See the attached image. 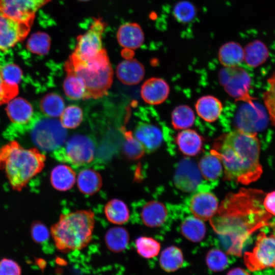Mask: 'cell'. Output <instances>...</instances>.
I'll return each mask as SVG.
<instances>
[{
    "label": "cell",
    "instance_id": "obj_37",
    "mask_svg": "<svg viewBox=\"0 0 275 275\" xmlns=\"http://www.w3.org/2000/svg\"><path fill=\"white\" fill-rule=\"evenodd\" d=\"M50 38L44 32H36L29 38L26 48L31 52L37 54H47L50 47Z\"/></svg>",
    "mask_w": 275,
    "mask_h": 275
},
{
    "label": "cell",
    "instance_id": "obj_22",
    "mask_svg": "<svg viewBox=\"0 0 275 275\" xmlns=\"http://www.w3.org/2000/svg\"><path fill=\"white\" fill-rule=\"evenodd\" d=\"M176 142L179 150L184 155L193 156L202 150L203 138L196 131L186 129L178 133Z\"/></svg>",
    "mask_w": 275,
    "mask_h": 275
},
{
    "label": "cell",
    "instance_id": "obj_31",
    "mask_svg": "<svg viewBox=\"0 0 275 275\" xmlns=\"http://www.w3.org/2000/svg\"><path fill=\"white\" fill-rule=\"evenodd\" d=\"M180 228L182 235L194 242L201 241L206 234V227L203 221L194 215L186 217L182 221Z\"/></svg>",
    "mask_w": 275,
    "mask_h": 275
},
{
    "label": "cell",
    "instance_id": "obj_18",
    "mask_svg": "<svg viewBox=\"0 0 275 275\" xmlns=\"http://www.w3.org/2000/svg\"><path fill=\"white\" fill-rule=\"evenodd\" d=\"M116 75L123 84L134 85L139 84L144 78L145 68L142 64L136 59H126L118 64Z\"/></svg>",
    "mask_w": 275,
    "mask_h": 275
},
{
    "label": "cell",
    "instance_id": "obj_46",
    "mask_svg": "<svg viewBox=\"0 0 275 275\" xmlns=\"http://www.w3.org/2000/svg\"><path fill=\"white\" fill-rule=\"evenodd\" d=\"M263 205L266 212L272 216H275V190L265 195Z\"/></svg>",
    "mask_w": 275,
    "mask_h": 275
},
{
    "label": "cell",
    "instance_id": "obj_13",
    "mask_svg": "<svg viewBox=\"0 0 275 275\" xmlns=\"http://www.w3.org/2000/svg\"><path fill=\"white\" fill-rule=\"evenodd\" d=\"M188 201V207L193 215L202 220H210L216 212L218 200L208 190V186L201 184Z\"/></svg>",
    "mask_w": 275,
    "mask_h": 275
},
{
    "label": "cell",
    "instance_id": "obj_45",
    "mask_svg": "<svg viewBox=\"0 0 275 275\" xmlns=\"http://www.w3.org/2000/svg\"><path fill=\"white\" fill-rule=\"evenodd\" d=\"M20 265L14 260L3 258L0 260V275H21Z\"/></svg>",
    "mask_w": 275,
    "mask_h": 275
},
{
    "label": "cell",
    "instance_id": "obj_19",
    "mask_svg": "<svg viewBox=\"0 0 275 275\" xmlns=\"http://www.w3.org/2000/svg\"><path fill=\"white\" fill-rule=\"evenodd\" d=\"M66 76L63 82V90L66 96L71 100L84 99L86 87L83 79L75 72L70 60L65 62Z\"/></svg>",
    "mask_w": 275,
    "mask_h": 275
},
{
    "label": "cell",
    "instance_id": "obj_23",
    "mask_svg": "<svg viewBox=\"0 0 275 275\" xmlns=\"http://www.w3.org/2000/svg\"><path fill=\"white\" fill-rule=\"evenodd\" d=\"M195 108L198 115L207 122L216 121L221 115L223 106L221 101L212 95H205L199 98Z\"/></svg>",
    "mask_w": 275,
    "mask_h": 275
},
{
    "label": "cell",
    "instance_id": "obj_25",
    "mask_svg": "<svg viewBox=\"0 0 275 275\" xmlns=\"http://www.w3.org/2000/svg\"><path fill=\"white\" fill-rule=\"evenodd\" d=\"M244 49L235 42H229L219 48L218 58L220 63L225 67H237L244 61Z\"/></svg>",
    "mask_w": 275,
    "mask_h": 275
},
{
    "label": "cell",
    "instance_id": "obj_5",
    "mask_svg": "<svg viewBox=\"0 0 275 275\" xmlns=\"http://www.w3.org/2000/svg\"><path fill=\"white\" fill-rule=\"evenodd\" d=\"M30 126L34 143L42 150L54 151L66 141L67 131L60 121L47 116H34Z\"/></svg>",
    "mask_w": 275,
    "mask_h": 275
},
{
    "label": "cell",
    "instance_id": "obj_17",
    "mask_svg": "<svg viewBox=\"0 0 275 275\" xmlns=\"http://www.w3.org/2000/svg\"><path fill=\"white\" fill-rule=\"evenodd\" d=\"M6 112L11 121L18 125H27L34 117L31 104L21 97H14L7 103Z\"/></svg>",
    "mask_w": 275,
    "mask_h": 275
},
{
    "label": "cell",
    "instance_id": "obj_30",
    "mask_svg": "<svg viewBox=\"0 0 275 275\" xmlns=\"http://www.w3.org/2000/svg\"><path fill=\"white\" fill-rule=\"evenodd\" d=\"M104 212L108 221L117 225L126 223L130 216L129 210L126 204L118 199L109 200L104 207Z\"/></svg>",
    "mask_w": 275,
    "mask_h": 275
},
{
    "label": "cell",
    "instance_id": "obj_9",
    "mask_svg": "<svg viewBox=\"0 0 275 275\" xmlns=\"http://www.w3.org/2000/svg\"><path fill=\"white\" fill-rule=\"evenodd\" d=\"M218 79L225 91L232 98L253 104L249 92L251 78L243 68L225 67L219 72Z\"/></svg>",
    "mask_w": 275,
    "mask_h": 275
},
{
    "label": "cell",
    "instance_id": "obj_14",
    "mask_svg": "<svg viewBox=\"0 0 275 275\" xmlns=\"http://www.w3.org/2000/svg\"><path fill=\"white\" fill-rule=\"evenodd\" d=\"M202 175L198 166L192 160H181L177 167L174 177L176 187L183 192L196 191L202 184Z\"/></svg>",
    "mask_w": 275,
    "mask_h": 275
},
{
    "label": "cell",
    "instance_id": "obj_28",
    "mask_svg": "<svg viewBox=\"0 0 275 275\" xmlns=\"http://www.w3.org/2000/svg\"><path fill=\"white\" fill-rule=\"evenodd\" d=\"M184 257L181 249L172 245L164 249L161 253L159 264L161 268L166 272H174L182 267Z\"/></svg>",
    "mask_w": 275,
    "mask_h": 275
},
{
    "label": "cell",
    "instance_id": "obj_42",
    "mask_svg": "<svg viewBox=\"0 0 275 275\" xmlns=\"http://www.w3.org/2000/svg\"><path fill=\"white\" fill-rule=\"evenodd\" d=\"M2 76L8 84L18 86L22 73L19 67L14 64H9L1 67Z\"/></svg>",
    "mask_w": 275,
    "mask_h": 275
},
{
    "label": "cell",
    "instance_id": "obj_32",
    "mask_svg": "<svg viewBox=\"0 0 275 275\" xmlns=\"http://www.w3.org/2000/svg\"><path fill=\"white\" fill-rule=\"evenodd\" d=\"M120 130L124 136L122 151L125 156L130 160H135L142 158L146 151L142 144L133 136L132 131L122 126Z\"/></svg>",
    "mask_w": 275,
    "mask_h": 275
},
{
    "label": "cell",
    "instance_id": "obj_41",
    "mask_svg": "<svg viewBox=\"0 0 275 275\" xmlns=\"http://www.w3.org/2000/svg\"><path fill=\"white\" fill-rule=\"evenodd\" d=\"M268 87L263 94L265 105L270 121L275 126V72L268 80Z\"/></svg>",
    "mask_w": 275,
    "mask_h": 275
},
{
    "label": "cell",
    "instance_id": "obj_36",
    "mask_svg": "<svg viewBox=\"0 0 275 275\" xmlns=\"http://www.w3.org/2000/svg\"><path fill=\"white\" fill-rule=\"evenodd\" d=\"M137 253L146 259H151L157 256L160 250V244L154 238L150 237H138L135 242Z\"/></svg>",
    "mask_w": 275,
    "mask_h": 275
},
{
    "label": "cell",
    "instance_id": "obj_2",
    "mask_svg": "<svg viewBox=\"0 0 275 275\" xmlns=\"http://www.w3.org/2000/svg\"><path fill=\"white\" fill-rule=\"evenodd\" d=\"M211 151L221 160L225 178L248 185L261 177L260 143L256 133L237 129L225 135Z\"/></svg>",
    "mask_w": 275,
    "mask_h": 275
},
{
    "label": "cell",
    "instance_id": "obj_33",
    "mask_svg": "<svg viewBox=\"0 0 275 275\" xmlns=\"http://www.w3.org/2000/svg\"><path fill=\"white\" fill-rule=\"evenodd\" d=\"M244 60L251 67H257L262 64L268 57L266 46L259 41H255L248 44L244 49Z\"/></svg>",
    "mask_w": 275,
    "mask_h": 275
},
{
    "label": "cell",
    "instance_id": "obj_11",
    "mask_svg": "<svg viewBox=\"0 0 275 275\" xmlns=\"http://www.w3.org/2000/svg\"><path fill=\"white\" fill-rule=\"evenodd\" d=\"M51 0H0V14L32 24L37 11Z\"/></svg>",
    "mask_w": 275,
    "mask_h": 275
},
{
    "label": "cell",
    "instance_id": "obj_20",
    "mask_svg": "<svg viewBox=\"0 0 275 275\" xmlns=\"http://www.w3.org/2000/svg\"><path fill=\"white\" fill-rule=\"evenodd\" d=\"M119 44L124 49L134 50L139 48L144 41V34L140 25L136 23L122 24L117 33Z\"/></svg>",
    "mask_w": 275,
    "mask_h": 275
},
{
    "label": "cell",
    "instance_id": "obj_44",
    "mask_svg": "<svg viewBox=\"0 0 275 275\" xmlns=\"http://www.w3.org/2000/svg\"><path fill=\"white\" fill-rule=\"evenodd\" d=\"M31 235L34 241L37 243H43L49 237V231L43 223L36 222L31 227Z\"/></svg>",
    "mask_w": 275,
    "mask_h": 275
},
{
    "label": "cell",
    "instance_id": "obj_12",
    "mask_svg": "<svg viewBox=\"0 0 275 275\" xmlns=\"http://www.w3.org/2000/svg\"><path fill=\"white\" fill-rule=\"evenodd\" d=\"M32 25L0 14V50H8L25 39Z\"/></svg>",
    "mask_w": 275,
    "mask_h": 275
},
{
    "label": "cell",
    "instance_id": "obj_47",
    "mask_svg": "<svg viewBox=\"0 0 275 275\" xmlns=\"http://www.w3.org/2000/svg\"><path fill=\"white\" fill-rule=\"evenodd\" d=\"M226 275H251V274L241 267H235L230 269Z\"/></svg>",
    "mask_w": 275,
    "mask_h": 275
},
{
    "label": "cell",
    "instance_id": "obj_7",
    "mask_svg": "<svg viewBox=\"0 0 275 275\" xmlns=\"http://www.w3.org/2000/svg\"><path fill=\"white\" fill-rule=\"evenodd\" d=\"M71 62L76 73L84 81L86 87L84 99L101 98L107 93L113 82V71L111 65L104 68L95 69Z\"/></svg>",
    "mask_w": 275,
    "mask_h": 275
},
{
    "label": "cell",
    "instance_id": "obj_49",
    "mask_svg": "<svg viewBox=\"0 0 275 275\" xmlns=\"http://www.w3.org/2000/svg\"><path fill=\"white\" fill-rule=\"evenodd\" d=\"M78 1H81V2H85V1H89V0H78Z\"/></svg>",
    "mask_w": 275,
    "mask_h": 275
},
{
    "label": "cell",
    "instance_id": "obj_3",
    "mask_svg": "<svg viewBox=\"0 0 275 275\" xmlns=\"http://www.w3.org/2000/svg\"><path fill=\"white\" fill-rule=\"evenodd\" d=\"M45 155L37 148L26 149L12 141L0 149V169L14 190L20 191L45 166Z\"/></svg>",
    "mask_w": 275,
    "mask_h": 275
},
{
    "label": "cell",
    "instance_id": "obj_8",
    "mask_svg": "<svg viewBox=\"0 0 275 275\" xmlns=\"http://www.w3.org/2000/svg\"><path fill=\"white\" fill-rule=\"evenodd\" d=\"M243 260L251 271L275 268V239L272 235L268 236L264 232L260 233L252 251L244 254Z\"/></svg>",
    "mask_w": 275,
    "mask_h": 275
},
{
    "label": "cell",
    "instance_id": "obj_15",
    "mask_svg": "<svg viewBox=\"0 0 275 275\" xmlns=\"http://www.w3.org/2000/svg\"><path fill=\"white\" fill-rule=\"evenodd\" d=\"M132 132L147 153L157 150L163 141L162 132L160 128L148 122H138Z\"/></svg>",
    "mask_w": 275,
    "mask_h": 275
},
{
    "label": "cell",
    "instance_id": "obj_21",
    "mask_svg": "<svg viewBox=\"0 0 275 275\" xmlns=\"http://www.w3.org/2000/svg\"><path fill=\"white\" fill-rule=\"evenodd\" d=\"M167 217V207L157 201L148 202L141 211V218L143 223L150 228L161 226L166 222Z\"/></svg>",
    "mask_w": 275,
    "mask_h": 275
},
{
    "label": "cell",
    "instance_id": "obj_16",
    "mask_svg": "<svg viewBox=\"0 0 275 275\" xmlns=\"http://www.w3.org/2000/svg\"><path fill=\"white\" fill-rule=\"evenodd\" d=\"M170 91V87L165 80L159 77H152L143 84L141 95L147 103L158 105L167 99Z\"/></svg>",
    "mask_w": 275,
    "mask_h": 275
},
{
    "label": "cell",
    "instance_id": "obj_38",
    "mask_svg": "<svg viewBox=\"0 0 275 275\" xmlns=\"http://www.w3.org/2000/svg\"><path fill=\"white\" fill-rule=\"evenodd\" d=\"M205 261L208 268L213 272L222 271L229 264V259L226 254L217 249H212L207 252Z\"/></svg>",
    "mask_w": 275,
    "mask_h": 275
},
{
    "label": "cell",
    "instance_id": "obj_27",
    "mask_svg": "<svg viewBox=\"0 0 275 275\" xmlns=\"http://www.w3.org/2000/svg\"><path fill=\"white\" fill-rule=\"evenodd\" d=\"M222 166L221 160L211 151L202 157L198 165L202 176L209 181L218 179L222 173Z\"/></svg>",
    "mask_w": 275,
    "mask_h": 275
},
{
    "label": "cell",
    "instance_id": "obj_48",
    "mask_svg": "<svg viewBox=\"0 0 275 275\" xmlns=\"http://www.w3.org/2000/svg\"><path fill=\"white\" fill-rule=\"evenodd\" d=\"M271 226L272 227V236H273V237L275 239V223L271 224Z\"/></svg>",
    "mask_w": 275,
    "mask_h": 275
},
{
    "label": "cell",
    "instance_id": "obj_29",
    "mask_svg": "<svg viewBox=\"0 0 275 275\" xmlns=\"http://www.w3.org/2000/svg\"><path fill=\"white\" fill-rule=\"evenodd\" d=\"M104 241L107 248L111 252L120 253L127 246L129 241V234L123 227H113L106 232Z\"/></svg>",
    "mask_w": 275,
    "mask_h": 275
},
{
    "label": "cell",
    "instance_id": "obj_39",
    "mask_svg": "<svg viewBox=\"0 0 275 275\" xmlns=\"http://www.w3.org/2000/svg\"><path fill=\"white\" fill-rule=\"evenodd\" d=\"M83 113L81 108L76 105L66 107L60 116V122L65 128H75L82 122Z\"/></svg>",
    "mask_w": 275,
    "mask_h": 275
},
{
    "label": "cell",
    "instance_id": "obj_4",
    "mask_svg": "<svg viewBox=\"0 0 275 275\" xmlns=\"http://www.w3.org/2000/svg\"><path fill=\"white\" fill-rule=\"evenodd\" d=\"M94 226V212L79 210L61 214L50 233L57 249L67 253L86 248L91 241Z\"/></svg>",
    "mask_w": 275,
    "mask_h": 275
},
{
    "label": "cell",
    "instance_id": "obj_40",
    "mask_svg": "<svg viewBox=\"0 0 275 275\" xmlns=\"http://www.w3.org/2000/svg\"><path fill=\"white\" fill-rule=\"evenodd\" d=\"M174 16L179 22L186 23L194 19L196 16V8L191 3L183 1L178 2L173 10Z\"/></svg>",
    "mask_w": 275,
    "mask_h": 275
},
{
    "label": "cell",
    "instance_id": "obj_34",
    "mask_svg": "<svg viewBox=\"0 0 275 275\" xmlns=\"http://www.w3.org/2000/svg\"><path fill=\"white\" fill-rule=\"evenodd\" d=\"M195 121V113L188 105L177 106L172 112L171 123L175 129H188L194 125Z\"/></svg>",
    "mask_w": 275,
    "mask_h": 275
},
{
    "label": "cell",
    "instance_id": "obj_24",
    "mask_svg": "<svg viewBox=\"0 0 275 275\" xmlns=\"http://www.w3.org/2000/svg\"><path fill=\"white\" fill-rule=\"evenodd\" d=\"M76 181L74 171L66 164H59L51 171L50 181L52 187L58 191H65L72 188Z\"/></svg>",
    "mask_w": 275,
    "mask_h": 275
},
{
    "label": "cell",
    "instance_id": "obj_1",
    "mask_svg": "<svg viewBox=\"0 0 275 275\" xmlns=\"http://www.w3.org/2000/svg\"><path fill=\"white\" fill-rule=\"evenodd\" d=\"M263 191L241 188L226 196L209 220L228 254L240 256L249 237L259 229L271 226L272 215L264 208Z\"/></svg>",
    "mask_w": 275,
    "mask_h": 275
},
{
    "label": "cell",
    "instance_id": "obj_35",
    "mask_svg": "<svg viewBox=\"0 0 275 275\" xmlns=\"http://www.w3.org/2000/svg\"><path fill=\"white\" fill-rule=\"evenodd\" d=\"M40 108L47 117L56 118L60 117L65 109L63 98L59 94L52 93L46 94L40 101Z\"/></svg>",
    "mask_w": 275,
    "mask_h": 275
},
{
    "label": "cell",
    "instance_id": "obj_6",
    "mask_svg": "<svg viewBox=\"0 0 275 275\" xmlns=\"http://www.w3.org/2000/svg\"><path fill=\"white\" fill-rule=\"evenodd\" d=\"M96 145L90 136L76 134L71 136L65 145L53 152L56 158L62 162L80 167L94 159Z\"/></svg>",
    "mask_w": 275,
    "mask_h": 275
},
{
    "label": "cell",
    "instance_id": "obj_10",
    "mask_svg": "<svg viewBox=\"0 0 275 275\" xmlns=\"http://www.w3.org/2000/svg\"><path fill=\"white\" fill-rule=\"evenodd\" d=\"M106 23L100 18H94L88 30L77 37L72 58L86 61L95 56L103 48L102 37Z\"/></svg>",
    "mask_w": 275,
    "mask_h": 275
},
{
    "label": "cell",
    "instance_id": "obj_43",
    "mask_svg": "<svg viewBox=\"0 0 275 275\" xmlns=\"http://www.w3.org/2000/svg\"><path fill=\"white\" fill-rule=\"evenodd\" d=\"M18 93V86L7 83L3 78L0 66V106L7 103L15 97Z\"/></svg>",
    "mask_w": 275,
    "mask_h": 275
},
{
    "label": "cell",
    "instance_id": "obj_26",
    "mask_svg": "<svg viewBox=\"0 0 275 275\" xmlns=\"http://www.w3.org/2000/svg\"><path fill=\"white\" fill-rule=\"evenodd\" d=\"M102 180L100 174L92 169L81 170L77 177V185L79 190L87 195H93L101 188Z\"/></svg>",
    "mask_w": 275,
    "mask_h": 275
}]
</instances>
